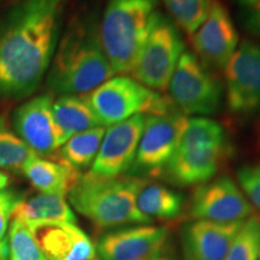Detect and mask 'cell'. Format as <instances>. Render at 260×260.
I'll use <instances>...</instances> for the list:
<instances>
[{"mask_svg": "<svg viewBox=\"0 0 260 260\" xmlns=\"http://www.w3.org/2000/svg\"><path fill=\"white\" fill-rule=\"evenodd\" d=\"M67 0H17L0 17V100L39 88L60 39Z\"/></svg>", "mask_w": 260, "mask_h": 260, "instance_id": "cell-1", "label": "cell"}, {"mask_svg": "<svg viewBox=\"0 0 260 260\" xmlns=\"http://www.w3.org/2000/svg\"><path fill=\"white\" fill-rule=\"evenodd\" d=\"M112 76L96 16L75 17L58 42L48 69V88L60 95H79L92 92Z\"/></svg>", "mask_w": 260, "mask_h": 260, "instance_id": "cell-2", "label": "cell"}, {"mask_svg": "<svg viewBox=\"0 0 260 260\" xmlns=\"http://www.w3.org/2000/svg\"><path fill=\"white\" fill-rule=\"evenodd\" d=\"M145 180L128 174L105 177L87 172L68 194L70 206L100 229L149 224L152 220L136 204Z\"/></svg>", "mask_w": 260, "mask_h": 260, "instance_id": "cell-3", "label": "cell"}, {"mask_svg": "<svg viewBox=\"0 0 260 260\" xmlns=\"http://www.w3.org/2000/svg\"><path fill=\"white\" fill-rule=\"evenodd\" d=\"M157 4L158 0H107L99 30L113 74L132 71L148 35Z\"/></svg>", "mask_w": 260, "mask_h": 260, "instance_id": "cell-4", "label": "cell"}, {"mask_svg": "<svg viewBox=\"0 0 260 260\" xmlns=\"http://www.w3.org/2000/svg\"><path fill=\"white\" fill-rule=\"evenodd\" d=\"M84 96L99 124L105 128L136 115H164L177 110L170 98L128 76L111 77Z\"/></svg>", "mask_w": 260, "mask_h": 260, "instance_id": "cell-5", "label": "cell"}, {"mask_svg": "<svg viewBox=\"0 0 260 260\" xmlns=\"http://www.w3.org/2000/svg\"><path fill=\"white\" fill-rule=\"evenodd\" d=\"M184 52V42L170 18L157 11L133 67L132 77L152 90L168 89L176 65Z\"/></svg>", "mask_w": 260, "mask_h": 260, "instance_id": "cell-6", "label": "cell"}, {"mask_svg": "<svg viewBox=\"0 0 260 260\" xmlns=\"http://www.w3.org/2000/svg\"><path fill=\"white\" fill-rule=\"evenodd\" d=\"M170 100L183 115L210 116L222 103V84L191 52H183L169 83Z\"/></svg>", "mask_w": 260, "mask_h": 260, "instance_id": "cell-7", "label": "cell"}, {"mask_svg": "<svg viewBox=\"0 0 260 260\" xmlns=\"http://www.w3.org/2000/svg\"><path fill=\"white\" fill-rule=\"evenodd\" d=\"M188 117L175 110L164 115H147L135 160L128 175L140 178L160 176L176 151Z\"/></svg>", "mask_w": 260, "mask_h": 260, "instance_id": "cell-8", "label": "cell"}, {"mask_svg": "<svg viewBox=\"0 0 260 260\" xmlns=\"http://www.w3.org/2000/svg\"><path fill=\"white\" fill-rule=\"evenodd\" d=\"M226 152L228 141L183 133L160 176L174 186H200L212 180Z\"/></svg>", "mask_w": 260, "mask_h": 260, "instance_id": "cell-9", "label": "cell"}, {"mask_svg": "<svg viewBox=\"0 0 260 260\" xmlns=\"http://www.w3.org/2000/svg\"><path fill=\"white\" fill-rule=\"evenodd\" d=\"M226 102L239 116L254 115L260 110V45L245 40L225 67Z\"/></svg>", "mask_w": 260, "mask_h": 260, "instance_id": "cell-10", "label": "cell"}, {"mask_svg": "<svg viewBox=\"0 0 260 260\" xmlns=\"http://www.w3.org/2000/svg\"><path fill=\"white\" fill-rule=\"evenodd\" d=\"M190 217L217 223L242 222L253 214V207L239 184L222 176L200 184L191 195Z\"/></svg>", "mask_w": 260, "mask_h": 260, "instance_id": "cell-11", "label": "cell"}, {"mask_svg": "<svg viewBox=\"0 0 260 260\" xmlns=\"http://www.w3.org/2000/svg\"><path fill=\"white\" fill-rule=\"evenodd\" d=\"M169 230L165 226L135 224L104 233L95 245L100 260H148L165 248Z\"/></svg>", "mask_w": 260, "mask_h": 260, "instance_id": "cell-12", "label": "cell"}, {"mask_svg": "<svg viewBox=\"0 0 260 260\" xmlns=\"http://www.w3.org/2000/svg\"><path fill=\"white\" fill-rule=\"evenodd\" d=\"M195 56L207 69L224 70L239 46V34L228 10L214 0L203 24L191 34Z\"/></svg>", "mask_w": 260, "mask_h": 260, "instance_id": "cell-13", "label": "cell"}, {"mask_svg": "<svg viewBox=\"0 0 260 260\" xmlns=\"http://www.w3.org/2000/svg\"><path fill=\"white\" fill-rule=\"evenodd\" d=\"M146 116L147 115H136L107 126L89 172L105 177L128 174L135 160L140 139L145 128Z\"/></svg>", "mask_w": 260, "mask_h": 260, "instance_id": "cell-14", "label": "cell"}, {"mask_svg": "<svg viewBox=\"0 0 260 260\" xmlns=\"http://www.w3.org/2000/svg\"><path fill=\"white\" fill-rule=\"evenodd\" d=\"M50 94L31 98L12 115V129L37 155L48 157L60 148Z\"/></svg>", "mask_w": 260, "mask_h": 260, "instance_id": "cell-15", "label": "cell"}, {"mask_svg": "<svg viewBox=\"0 0 260 260\" xmlns=\"http://www.w3.org/2000/svg\"><path fill=\"white\" fill-rule=\"evenodd\" d=\"M245 220L235 223L191 220L186 224L181 232L183 260H223Z\"/></svg>", "mask_w": 260, "mask_h": 260, "instance_id": "cell-16", "label": "cell"}, {"mask_svg": "<svg viewBox=\"0 0 260 260\" xmlns=\"http://www.w3.org/2000/svg\"><path fill=\"white\" fill-rule=\"evenodd\" d=\"M29 229L47 260L96 259L95 245L76 223H46Z\"/></svg>", "mask_w": 260, "mask_h": 260, "instance_id": "cell-17", "label": "cell"}, {"mask_svg": "<svg viewBox=\"0 0 260 260\" xmlns=\"http://www.w3.org/2000/svg\"><path fill=\"white\" fill-rule=\"evenodd\" d=\"M11 218L28 228L46 223H76V216L65 197L46 193L28 199L22 198L12 211Z\"/></svg>", "mask_w": 260, "mask_h": 260, "instance_id": "cell-18", "label": "cell"}, {"mask_svg": "<svg viewBox=\"0 0 260 260\" xmlns=\"http://www.w3.org/2000/svg\"><path fill=\"white\" fill-rule=\"evenodd\" d=\"M22 172L40 193L60 197H67L82 175L63 160H47L40 157L29 161Z\"/></svg>", "mask_w": 260, "mask_h": 260, "instance_id": "cell-19", "label": "cell"}, {"mask_svg": "<svg viewBox=\"0 0 260 260\" xmlns=\"http://www.w3.org/2000/svg\"><path fill=\"white\" fill-rule=\"evenodd\" d=\"M52 113L60 147L74 135L100 126L86 96L60 95L53 102Z\"/></svg>", "mask_w": 260, "mask_h": 260, "instance_id": "cell-20", "label": "cell"}, {"mask_svg": "<svg viewBox=\"0 0 260 260\" xmlns=\"http://www.w3.org/2000/svg\"><path fill=\"white\" fill-rule=\"evenodd\" d=\"M139 210L149 219H176L183 212L184 198L174 189L147 180L140 187L136 198Z\"/></svg>", "mask_w": 260, "mask_h": 260, "instance_id": "cell-21", "label": "cell"}, {"mask_svg": "<svg viewBox=\"0 0 260 260\" xmlns=\"http://www.w3.org/2000/svg\"><path fill=\"white\" fill-rule=\"evenodd\" d=\"M105 130V126L100 125L74 135L60 147L61 160L79 171L92 167Z\"/></svg>", "mask_w": 260, "mask_h": 260, "instance_id": "cell-22", "label": "cell"}, {"mask_svg": "<svg viewBox=\"0 0 260 260\" xmlns=\"http://www.w3.org/2000/svg\"><path fill=\"white\" fill-rule=\"evenodd\" d=\"M39 157L31 148L10 128L4 116H0V168L22 171L29 161Z\"/></svg>", "mask_w": 260, "mask_h": 260, "instance_id": "cell-23", "label": "cell"}, {"mask_svg": "<svg viewBox=\"0 0 260 260\" xmlns=\"http://www.w3.org/2000/svg\"><path fill=\"white\" fill-rule=\"evenodd\" d=\"M162 3L174 21L190 35L203 24L211 6V0H162Z\"/></svg>", "mask_w": 260, "mask_h": 260, "instance_id": "cell-24", "label": "cell"}, {"mask_svg": "<svg viewBox=\"0 0 260 260\" xmlns=\"http://www.w3.org/2000/svg\"><path fill=\"white\" fill-rule=\"evenodd\" d=\"M260 218L253 213L242 223L223 260H258Z\"/></svg>", "mask_w": 260, "mask_h": 260, "instance_id": "cell-25", "label": "cell"}, {"mask_svg": "<svg viewBox=\"0 0 260 260\" xmlns=\"http://www.w3.org/2000/svg\"><path fill=\"white\" fill-rule=\"evenodd\" d=\"M8 237L9 260H47L24 223L12 220Z\"/></svg>", "mask_w": 260, "mask_h": 260, "instance_id": "cell-26", "label": "cell"}, {"mask_svg": "<svg viewBox=\"0 0 260 260\" xmlns=\"http://www.w3.org/2000/svg\"><path fill=\"white\" fill-rule=\"evenodd\" d=\"M237 181L251 206L258 211L260 218V161L240 168L237 170Z\"/></svg>", "mask_w": 260, "mask_h": 260, "instance_id": "cell-27", "label": "cell"}, {"mask_svg": "<svg viewBox=\"0 0 260 260\" xmlns=\"http://www.w3.org/2000/svg\"><path fill=\"white\" fill-rule=\"evenodd\" d=\"M22 198L23 197L12 190H0V241L6 239L9 220L12 216V211Z\"/></svg>", "mask_w": 260, "mask_h": 260, "instance_id": "cell-28", "label": "cell"}, {"mask_svg": "<svg viewBox=\"0 0 260 260\" xmlns=\"http://www.w3.org/2000/svg\"><path fill=\"white\" fill-rule=\"evenodd\" d=\"M242 23L253 37L260 39V2L242 12Z\"/></svg>", "mask_w": 260, "mask_h": 260, "instance_id": "cell-29", "label": "cell"}, {"mask_svg": "<svg viewBox=\"0 0 260 260\" xmlns=\"http://www.w3.org/2000/svg\"><path fill=\"white\" fill-rule=\"evenodd\" d=\"M148 260H178V259L174 254H172V253L165 251V248H164L161 252H159L158 254L152 256V258Z\"/></svg>", "mask_w": 260, "mask_h": 260, "instance_id": "cell-30", "label": "cell"}, {"mask_svg": "<svg viewBox=\"0 0 260 260\" xmlns=\"http://www.w3.org/2000/svg\"><path fill=\"white\" fill-rule=\"evenodd\" d=\"M0 260H9V241H8V239L0 241Z\"/></svg>", "mask_w": 260, "mask_h": 260, "instance_id": "cell-31", "label": "cell"}, {"mask_svg": "<svg viewBox=\"0 0 260 260\" xmlns=\"http://www.w3.org/2000/svg\"><path fill=\"white\" fill-rule=\"evenodd\" d=\"M234 2L237 3L240 6H242V8L249 9V8H252V6L258 4L260 0H234Z\"/></svg>", "mask_w": 260, "mask_h": 260, "instance_id": "cell-32", "label": "cell"}, {"mask_svg": "<svg viewBox=\"0 0 260 260\" xmlns=\"http://www.w3.org/2000/svg\"><path fill=\"white\" fill-rule=\"evenodd\" d=\"M10 183V177L8 174L0 171V190H4Z\"/></svg>", "mask_w": 260, "mask_h": 260, "instance_id": "cell-33", "label": "cell"}, {"mask_svg": "<svg viewBox=\"0 0 260 260\" xmlns=\"http://www.w3.org/2000/svg\"><path fill=\"white\" fill-rule=\"evenodd\" d=\"M258 260H260V236H259V253H258Z\"/></svg>", "mask_w": 260, "mask_h": 260, "instance_id": "cell-34", "label": "cell"}, {"mask_svg": "<svg viewBox=\"0 0 260 260\" xmlns=\"http://www.w3.org/2000/svg\"><path fill=\"white\" fill-rule=\"evenodd\" d=\"M3 2V0H0V3H2Z\"/></svg>", "mask_w": 260, "mask_h": 260, "instance_id": "cell-35", "label": "cell"}]
</instances>
